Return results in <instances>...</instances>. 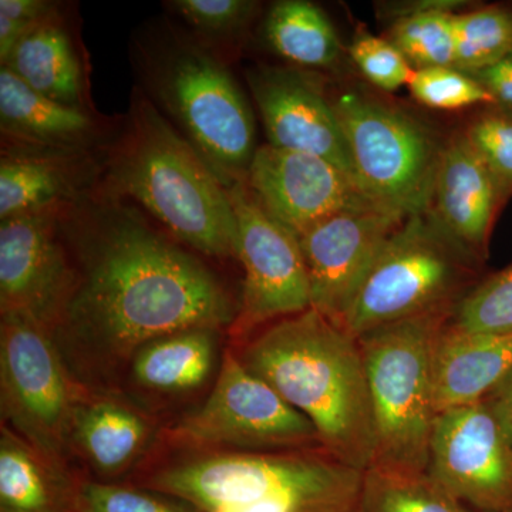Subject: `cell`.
I'll return each mask as SVG.
<instances>
[{
	"instance_id": "cell-1",
	"label": "cell",
	"mask_w": 512,
	"mask_h": 512,
	"mask_svg": "<svg viewBox=\"0 0 512 512\" xmlns=\"http://www.w3.org/2000/svg\"><path fill=\"white\" fill-rule=\"evenodd\" d=\"M67 224L82 269L52 330L84 375L109 376L151 340L237 318L217 276L136 211L103 202L77 208Z\"/></svg>"
},
{
	"instance_id": "cell-2",
	"label": "cell",
	"mask_w": 512,
	"mask_h": 512,
	"mask_svg": "<svg viewBox=\"0 0 512 512\" xmlns=\"http://www.w3.org/2000/svg\"><path fill=\"white\" fill-rule=\"evenodd\" d=\"M238 359L312 421L325 453L357 470L373 466L375 416L355 336L309 308L262 329Z\"/></svg>"
},
{
	"instance_id": "cell-3",
	"label": "cell",
	"mask_w": 512,
	"mask_h": 512,
	"mask_svg": "<svg viewBox=\"0 0 512 512\" xmlns=\"http://www.w3.org/2000/svg\"><path fill=\"white\" fill-rule=\"evenodd\" d=\"M107 181L116 197L133 198L188 247L214 258L237 256L227 188L146 94L133 96Z\"/></svg>"
},
{
	"instance_id": "cell-4",
	"label": "cell",
	"mask_w": 512,
	"mask_h": 512,
	"mask_svg": "<svg viewBox=\"0 0 512 512\" xmlns=\"http://www.w3.org/2000/svg\"><path fill=\"white\" fill-rule=\"evenodd\" d=\"M146 84L225 188L247 181L255 156L251 106L227 67L205 47L164 35L141 50Z\"/></svg>"
},
{
	"instance_id": "cell-5",
	"label": "cell",
	"mask_w": 512,
	"mask_h": 512,
	"mask_svg": "<svg viewBox=\"0 0 512 512\" xmlns=\"http://www.w3.org/2000/svg\"><path fill=\"white\" fill-rule=\"evenodd\" d=\"M453 309L400 320L359 336L372 397L376 457L372 467L424 474L430 460L434 406L431 359Z\"/></svg>"
},
{
	"instance_id": "cell-6",
	"label": "cell",
	"mask_w": 512,
	"mask_h": 512,
	"mask_svg": "<svg viewBox=\"0 0 512 512\" xmlns=\"http://www.w3.org/2000/svg\"><path fill=\"white\" fill-rule=\"evenodd\" d=\"M480 265L429 215L407 217L380 249L340 326L357 339L380 326L453 309Z\"/></svg>"
},
{
	"instance_id": "cell-7",
	"label": "cell",
	"mask_w": 512,
	"mask_h": 512,
	"mask_svg": "<svg viewBox=\"0 0 512 512\" xmlns=\"http://www.w3.org/2000/svg\"><path fill=\"white\" fill-rule=\"evenodd\" d=\"M333 106L363 190L403 217L426 214L446 141L413 114L367 93H340Z\"/></svg>"
},
{
	"instance_id": "cell-8",
	"label": "cell",
	"mask_w": 512,
	"mask_h": 512,
	"mask_svg": "<svg viewBox=\"0 0 512 512\" xmlns=\"http://www.w3.org/2000/svg\"><path fill=\"white\" fill-rule=\"evenodd\" d=\"M2 416L10 429L63 468L82 399L50 326L22 313L0 323Z\"/></svg>"
},
{
	"instance_id": "cell-9",
	"label": "cell",
	"mask_w": 512,
	"mask_h": 512,
	"mask_svg": "<svg viewBox=\"0 0 512 512\" xmlns=\"http://www.w3.org/2000/svg\"><path fill=\"white\" fill-rule=\"evenodd\" d=\"M170 440L185 447L323 448L312 421L231 352L208 399L175 424Z\"/></svg>"
},
{
	"instance_id": "cell-10",
	"label": "cell",
	"mask_w": 512,
	"mask_h": 512,
	"mask_svg": "<svg viewBox=\"0 0 512 512\" xmlns=\"http://www.w3.org/2000/svg\"><path fill=\"white\" fill-rule=\"evenodd\" d=\"M237 221V256L245 278L235 338H247L258 326L312 308L311 284L295 234L262 207L247 181L227 188Z\"/></svg>"
},
{
	"instance_id": "cell-11",
	"label": "cell",
	"mask_w": 512,
	"mask_h": 512,
	"mask_svg": "<svg viewBox=\"0 0 512 512\" xmlns=\"http://www.w3.org/2000/svg\"><path fill=\"white\" fill-rule=\"evenodd\" d=\"M348 464L330 454H221L150 474L141 487L180 498L201 512H218L325 480Z\"/></svg>"
},
{
	"instance_id": "cell-12",
	"label": "cell",
	"mask_w": 512,
	"mask_h": 512,
	"mask_svg": "<svg viewBox=\"0 0 512 512\" xmlns=\"http://www.w3.org/2000/svg\"><path fill=\"white\" fill-rule=\"evenodd\" d=\"M477 512H512V444L487 402L439 414L426 471Z\"/></svg>"
},
{
	"instance_id": "cell-13",
	"label": "cell",
	"mask_w": 512,
	"mask_h": 512,
	"mask_svg": "<svg viewBox=\"0 0 512 512\" xmlns=\"http://www.w3.org/2000/svg\"><path fill=\"white\" fill-rule=\"evenodd\" d=\"M32 212L0 224V312L56 325L77 272L63 245L64 211Z\"/></svg>"
},
{
	"instance_id": "cell-14",
	"label": "cell",
	"mask_w": 512,
	"mask_h": 512,
	"mask_svg": "<svg viewBox=\"0 0 512 512\" xmlns=\"http://www.w3.org/2000/svg\"><path fill=\"white\" fill-rule=\"evenodd\" d=\"M247 184L262 207L298 238L340 212L384 208L338 165L271 144L256 148Z\"/></svg>"
},
{
	"instance_id": "cell-15",
	"label": "cell",
	"mask_w": 512,
	"mask_h": 512,
	"mask_svg": "<svg viewBox=\"0 0 512 512\" xmlns=\"http://www.w3.org/2000/svg\"><path fill=\"white\" fill-rule=\"evenodd\" d=\"M247 79L268 144L325 158L359 183L333 100L318 76L298 67L261 66Z\"/></svg>"
},
{
	"instance_id": "cell-16",
	"label": "cell",
	"mask_w": 512,
	"mask_h": 512,
	"mask_svg": "<svg viewBox=\"0 0 512 512\" xmlns=\"http://www.w3.org/2000/svg\"><path fill=\"white\" fill-rule=\"evenodd\" d=\"M406 218L384 208L346 211L302 234L312 308L340 325L380 249Z\"/></svg>"
},
{
	"instance_id": "cell-17",
	"label": "cell",
	"mask_w": 512,
	"mask_h": 512,
	"mask_svg": "<svg viewBox=\"0 0 512 512\" xmlns=\"http://www.w3.org/2000/svg\"><path fill=\"white\" fill-rule=\"evenodd\" d=\"M507 201L464 130L448 138L426 212L431 221L484 264L495 221Z\"/></svg>"
},
{
	"instance_id": "cell-18",
	"label": "cell",
	"mask_w": 512,
	"mask_h": 512,
	"mask_svg": "<svg viewBox=\"0 0 512 512\" xmlns=\"http://www.w3.org/2000/svg\"><path fill=\"white\" fill-rule=\"evenodd\" d=\"M511 370L512 333L464 332L447 322L437 335L431 359L437 416L484 402Z\"/></svg>"
},
{
	"instance_id": "cell-19",
	"label": "cell",
	"mask_w": 512,
	"mask_h": 512,
	"mask_svg": "<svg viewBox=\"0 0 512 512\" xmlns=\"http://www.w3.org/2000/svg\"><path fill=\"white\" fill-rule=\"evenodd\" d=\"M83 154L12 146L0 160V221L76 202L86 181Z\"/></svg>"
},
{
	"instance_id": "cell-20",
	"label": "cell",
	"mask_w": 512,
	"mask_h": 512,
	"mask_svg": "<svg viewBox=\"0 0 512 512\" xmlns=\"http://www.w3.org/2000/svg\"><path fill=\"white\" fill-rule=\"evenodd\" d=\"M0 126L13 146L86 153L97 137L96 121L79 107H70L35 92L2 66Z\"/></svg>"
},
{
	"instance_id": "cell-21",
	"label": "cell",
	"mask_w": 512,
	"mask_h": 512,
	"mask_svg": "<svg viewBox=\"0 0 512 512\" xmlns=\"http://www.w3.org/2000/svg\"><path fill=\"white\" fill-rule=\"evenodd\" d=\"M150 436L148 421L127 404L82 396L74 412L70 446L96 473L117 477L133 467Z\"/></svg>"
},
{
	"instance_id": "cell-22",
	"label": "cell",
	"mask_w": 512,
	"mask_h": 512,
	"mask_svg": "<svg viewBox=\"0 0 512 512\" xmlns=\"http://www.w3.org/2000/svg\"><path fill=\"white\" fill-rule=\"evenodd\" d=\"M79 483L3 424L0 512H74Z\"/></svg>"
},
{
	"instance_id": "cell-23",
	"label": "cell",
	"mask_w": 512,
	"mask_h": 512,
	"mask_svg": "<svg viewBox=\"0 0 512 512\" xmlns=\"http://www.w3.org/2000/svg\"><path fill=\"white\" fill-rule=\"evenodd\" d=\"M2 66L35 92L84 109L82 66L69 33L56 15L37 23Z\"/></svg>"
},
{
	"instance_id": "cell-24",
	"label": "cell",
	"mask_w": 512,
	"mask_h": 512,
	"mask_svg": "<svg viewBox=\"0 0 512 512\" xmlns=\"http://www.w3.org/2000/svg\"><path fill=\"white\" fill-rule=\"evenodd\" d=\"M217 329L181 330L146 343L131 359V376L141 389L183 393L207 382L217 356Z\"/></svg>"
},
{
	"instance_id": "cell-25",
	"label": "cell",
	"mask_w": 512,
	"mask_h": 512,
	"mask_svg": "<svg viewBox=\"0 0 512 512\" xmlns=\"http://www.w3.org/2000/svg\"><path fill=\"white\" fill-rule=\"evenodd\" d=\"M264 33L276 55L296 66L329 69L343 53L326 13L305 0L276 2L266 16Z\"/></svg>"
},
{
	"instance_id": "cell-26",
	"label": "cell",
	"mask_w": 512,
	"mask_h": 512,
	"mask_svg": "<svg viewBox=\"0 0 512 512\" xmlns=\"http://www.w3.org/2000/svg\"><path fill=\"white\" fill-rule=\"evenodd\" d=\"M461 2L436 0L404 5L387 32V39L414 70L454 66L456 37L453 9Z\"/></svg>"
},
{
	"instance_id": "cell-27",
	"label": "cell",
	"mask_w": 512,
	"mask_h": 512,
	"mask_svg": "<svg viewBox=\"0 0 512 512\" xmlns=\"http://www.w3.org/2000/svg\"><path fill=\"white\" fill-rule=\"evenodd\" d=\"M357 512H477L447 493L426 473L370 467Z\"/></svg>"
},
{
	"instance_id": "cell-28",
	"label": "cell",
	"mask_w": 512,
	"mask_h": 512,
	"mask_svg": "<svg viewBox=\"0 0 512 512\" xmlns=\"http://www.w3.org/2000/svg\"><path fill=\"white\" fill-rule=\"evenodd\" d=\"M456 62L474 74L512 53V3H495L454 15Z\"/></svg>"
},
{
	"instance_id": "cell-29",
	"label": "cell",
	"mask_w": 512,
	"mask_h": 512,
	"mask_svg": "<svg viewBox=\"0 0 512 512\" xmlns=\"http://www.w3.org/2000/svg\"><path fill=\"white\" fill-rule=\"evenodd\" d=\"M365 471L345 466L325 480L279 491L271 497L218 512H357Z\"/></svg>"
},
{
	"instance_id": "cell-30",
	"label": "cell",
	"mask_w": 512,
	"mask_h": 512,
	"mask_svg": "<svg viewBox=\"0 0 512 512\" xmlns=\"http://www.w3.org/2000/svg\"><path fill=\"white\" fill-rule=\"evenodd\" d=\"M448 323L464 332L511 335L512 264L471 286L454 305Z\"/></svg>"
},
{
	"instance_id": "cell-31",
	"label": "cell",
	"mask_w": 512,
	"mask_h": 512,
	"mask_svg": "<svg viewBox=\"0 0 512 512\" xmlns=\"http://www.w3.org/2000/svg\"><path fill=\"white\" fill-rule=\"evenodd\" d=\"M74 512H201L180 498L146 487L80 480Z\"/></svg>"
},
{
	"instance_id": "cell-32",
	"label": "cell",
	"mask_w": 512,
	"mask_h": 512,
	"mask_svg": "<svg viewBox=\"0 0 512 512\" xmlns=\"http://www.w3.org/2000/svg\"><path fill=\"white\" fill-rule=\"evenodd\" d=\"M407 87L414 99L434 110L456 111L493 106V99L476 77L454 66L414 70Z\"/></svg>"
},
{
	"instance_id": "cell-33",
	"label": "cell",
	"mask_w": 512,
	"mask_h": 512,
	"mask_svg": "<svg viewBox=\"0 0 512 512\" xmlns=\"http://www.w3.org/2000/svg\"><path fill=\"white\" fill-rule=\"evenodd\" d=\"M471 146L503 192L512 197V117L494 107H484L464 130Z\"/></svg>"
},
{
	"instance_id": "cell-34",
	"label": "cell",
	"mask_w": 512,
	"mask_h": 512,
	"mask_svg": "<svg viewBox=\"0 0 512 512\" xmlns=\"http://www.w3.org/2000/svg\"><path fill=\"white\" fill-rule=\"evenodd\" d=\"M198 35L225 40L247 29L258 3L249 0H174L168 2Z\"/></svg>"
},
{
	"instance_id": "cell-35",
	"label": "cell",
	"mask_w": 512,
	"mask_h": 512,
	"mask_svg": "<svg viewBox=\"0 0 512 512\" xmlns=\"http://www.w3.org/2000/svg\"><path fill=\"white\" fill-rule=\"evenodd\" d=\"M349 55L360 73L377 89L396 92L407 86L414 69L387 37L357 32L349 47Z\"/></svg>"
},
{
	"instance_id": "cell-36",
	"label": "cell",
	"mask_w": 512,
	"mask_h": 512,
	"mask_svg": "<svg viewBox=\"0 0 512 512\" xmlns=\"http://www.w3.org/2000/svg\"><path fill=\"white\" fill-rule=\"evenodd\" d=\"M493 99L494 109L512 117V53L500 62L471 74Z\"/></svg>"
},
{
	"instance_id": "cell-37",
	"label": "cell",
	"mask_w": 512,
	"mask_h": 512,
	"mask_svg": "<svg viewBox=\"0 0 512 512\" xmlns=\"http://www.w3.org/2000/svg\"><path fill=\"white\" fill-rule=\"evenodd\" d=\"M56 15V6L46 0H0V16L25 23H39Z\"/></svg>"
},
{
	"instance_id": "cell-38",
	"label": "cell",
	"mask_w": 512,
	"mask_h": 512,
	"mask_svg": "<svg viewBox=\"0 0 512 512\" xmlns=\"http://www.w3.org/2000/svg\"><path fill=\"white\" fill-rule=\"evenodd\" d=\"M512 444V370L485 399Z\"/></svg>"
},
{
	"instance_id": "cell-39",
	"label": "cell",
	"mask_w": 512,
	"mask_h": 512,
	"mask_svg": "<svg viewBox=\"0 0 512 512\" xmlns=\"http://www.w3.org/2000/svg\"><path fill=\"white\" fill-rule=\"evenodd\" d=\"M36 25L37 23L19 22V20L0 16V62L2 64L12 55L20 40L28 35L30 30L35 28Z\"/></svg>"
}]
</instances>
